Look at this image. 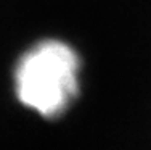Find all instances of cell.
<instances>
[{"label": "cell", "instance_id": "cell-1", "mask_svg": "<svg viewBox=\"0 0 151 150\" xmlns=\"http://www.w3.org/2000/svg\"><path fill=\"white\" fill-rule=\"evenodd\" d=\"M81 62L73 47L61 41H42L19 58L15 89L23 105L44 118H58L79 92Z\"/></svg>", "mask_w": 151, "mask_h": 150}]
</instances>
